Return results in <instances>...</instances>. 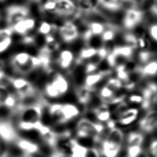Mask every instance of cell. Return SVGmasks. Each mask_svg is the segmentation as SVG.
I'll return each instance as SVG.
<instances>
[{"instance_id": "obj_20", "label": "cell", "mask_w": 157, "mask_h": 157, "mask_svg": "<svg viewBox=\"0 0 157 157\" xmlns=\"http://www.w3.org/2000/svg\"><path fill=\"white\" fill-rule=\"evenodd\" d=\"M88 147L78 144L76 139H72L70 157H85Z\"/></svg>"}, {"instance_id": "obj_24", "label": "cell", "mask_w": 157, "mask_h": 157, "mask_svg": "<svg viewBox=\"0 0 157 157\" xmlns=\"http://www.w3.org/2000/svg\"><path fill=\"white\" fill-rule=\"evenodd\" d=\"M116 33V28L114 26H110L107 29H105L101 34V40L104 42H110L113 40L115 36Z\"/></svg>"}, {"instance_id": "obj_8", "label": "cell", "mask_w": 157, "mask_h": 157, "mask_svg": "<svg viewBox=\"0 0 157 157\" xmlns=\"http://www.w3.org/2000/svg\"><path fill=\"white\" fill-rule=\"evenodd\" d=\"M144 18V12L136 9H129L126 10L124 18L123 25L128 29H131L140 23Z\"/></svg>"}, {"instance_id": "obj_14", "label": "cell", "mask_w": 157, "mask_h": 157, "mask_svg": "<svg viewBox=\"0 0 157 157\" xmlns=\"http://www.w3.org/2000/svg\"><path fill=\"white\" fill-rule=\"evenodd\" d=\"M94 90L85 85H81L76 89V96L78 102L84 105L88 104L93 98V92Z\"/></svg>"}, {"instance_id": "obj_15", "label": "cell", "mask_w": 157, "mask_h": 157, "mask_svg": "<svg viewBox=\"0 0 157 157\" xmlns=\"http://www.w3.org/2000/svg\"><path fill=\"white\" fill-rule=\"evenodd\" d=\"M35 26V20L33 18H27L21 20L12 26L13 32L25 35L28 31L32 30Z\"/></svg>"}, {"instance_id": "obj_25", "label": "cell", "mask_w": 157, "mask_h": 157, "mask_svg": "<svg viewBox=\"0 0 157 157\" xmlns=\"http://www.w3.org/2000/svg\"><path fill=\"white\" fill-rule=\"evenodd\" d=\"M56 26L52 24H50L47 21H42L38 28V32L42 34L47 35L50 34L51 31L55 30Z\"/></svg>"}, {"instance_id": "obj_3", "label": "cell", "mask_w": 157, "mask_h": 157, "mask_svg": "<svg viewBox=\"0 0 157 157\" xmlns=\"http://www.w3.org/2000/svg\"><path fill=\"white\" fill-rule=\"evenodd\" d=\"M31 55L27 52H20L12 57L11 64L18 73L26 74L35 69L31 59Z\"/></svg>"}, {"instance_id": "obj_21", "label": "cell", "mask_w": 157, "mask_h": 157, "mask_svg": "<svg viewBox=\"0 0 157 157\" xmlns=\"http://www.w3.org/2000/svg\"><path fill=\"white\" fill-rule=\"evenodd\" d=\"M104 77H106L99 72L87 74L84 80V85L94 89L95 85H96L97 83H99Z\"/></svg>"}, {"instance_id": "obj_36", "label": "cell", "mask_w": 157, "mask_h": 157, "mask_svg": "<svg viewBox=\"0 0 157 157\" xmlns=\"http://www.w3.org/2000/svg\"><path fill=\"white\" fill-rule=\"evenodd\" d=\"M151 11L153 13L157 15V0H154L151 7Z\"/></svg>"}, {"instance_id": "obj_42", "label": "cell", "mask_w": 157, "mask_h": 157, "mask_svg": "<svg viewBox=\"0 0 157 157\" xmlns=\"http://www.w3.org/2000/svg\"><path fill=\"white\" fill-rule=\"evenodd\" d=\"M0 1H2V0H0Z\"/></svg>"}, {"instance_id": "obj_31", "label": "cell", "mask_w": 157, "mask_h": 157, "mask_svg": "<svg viewBox=\"0 0 157 157\" xmlns=\"http://www.w3.org/2000/svg\"><path fill=\"white\" fill-rule=\"evenodd\" d=\"M13 29L12 27H8L6 28L0 29V41L11 37L13 33Z\"/></svg>"}, {"instance_id": "obj_16", "label": "cell", "mask_w": 157, "mask_h": 157, "mask_svg": "<svg viewBox=\"0 0 157 157\" xmlns=\"http://www.w3.org/2000/svg\"><path fill=\"white\" fill-rule=\"evenodd\" d=\"M56 61L58 65L61 69H69L74 61L73 53L69 50H63L59 52Z\"/></svg>"}, {"instance_id": "obj_34", "label": "cell", "mask_w": 157, "mask_h": 157, "mask_svg": "<svg viewBox=\"0 0 157 157\" xmlns=\"http://www.w3.org/2000/svg\"><path fill=\"white\" fill-rule=\"evenodd\" d=\"M128 101L130 102H132V103H136V104H141L143 102V101H144V99H143V97L141 95H139V94H131L129 98H128Z\"/></svg>"}, {"instance_id": "obj_22", "label": "cell", "mask_w": 157, "mask_h": 157, "mask_svg": "<svg viewBox=\"0 0 157 157\" xmlns=\"http://www.w3.org/2000/svg\"><path fill=\"white\" fill-rule=\"evenodd\" d=\"M144 136L141 133L137 132H131L127 136V147L134 146L142 147V144L144 142Z\"/></svg>"}, {"instance_id": "obj_32", "label": "cell", "mask_w": 157, "mask_h": 157, "mask_svg": "<svg viewBox=\"0 0 157 157\" xmlns=\"http://www.w3.org/2000/svg\"><path fill=\"white\" fill-rule=\"evenodd\" d=\"M12 38L11 37L6 38L0 41V53L5 52L11 45Z\"/></svg>"}, {"instance_id": "obj_29", "label": "cell", "mask_w": 157, "mask_h": 157, "mask_svg": "<svg viewBox=\"0 0 157 157\" xmlns=\"http://www.w3.org/2000/svg\"><path fill=\"white\" fill-rule=\"evenodd\" d=\"M55 9V0H47L42 5V10L43 11L54 13Z\"/></svg>"}, {"instance_id": "obj_28", "label": "cell", "mask_w": 157, "mask_h": 157, "mask_svg": "<svg viewBox=\"0 0 157 157\" xmlns=\"http://www.w3.org/2000/svg\"><path fill=\"white\" fill-rule=\"evenodd\" d=\"M45 93L46 95L51 98H56L59 97L60 95L58 92L53 88V86L49 82L46 84L45 86Z\"/></svg>"}, {"instance_id": "obj_4", "label": "cell", "mask_w": 157, "mask_h": 157, "mask_svg": "<svg viewBox=\"0 0 157 157\" xmlns=\"http://www.w3.org/2000/svg\"><path fill=\"white\" fill-rule=\"evenodd\" d=\"M29 9L24 6L13 5L9 7L6 10V21L12 27L17 23L28 18Z\"/></svg>"}, {"instance_id": "obj_18", "label": "cell", "mask_w": 157, "mask_h": 157, "mask_svg": "<svg viewBox=\"0 0 157 157\" xmlns=\"http://www.w3.org/2000/svg\"><path fill=\"white\" fill-rule=\"evenodd\" d=\"M138 113L139 110L137 109H127L118 115V121L122 125H128L136 120Z\"/></svg>"}, {"instance_id": "obj_9", "label": "cell", "mask_w": 157, "mask_h": 157, "mask_svg": "<svg viewBox=\"0 0 157 157\" xmlns=\"http://www.w3.org/2000/svg\"><path fill=\"white\" fill-rule=\"evenodd\" d=\"M140 129L146 132H151L157 128V110H150L139 122Z\"/></svg>"}, {"instance_id": "obj_17", "label": "cell", "mask_w": 157, "mask_h": 157, "mask_svg": "<svg viewBox=\"0 0 157 157\" xmlns=\"http://www.w3.org/2000/svg\"><path fill=\"white\" fill-rule=\"evenodd\" d=\"M103 140L122 146L124 140V134L120 129L114 127L108 129V131Z\"/></svg>"}, {"instance_id": "obj_5", "label": "cell", "mask_w": 157, "mask_h": 157, "mask_svg": "<svg viewBox=\"0 0 157 157\" xmlns=\"http://www.w3.org/2000/svg\"><path fill=\"white\" fill-rule=\"evenodd\" d=\"M12 123L6 119H0V139L6 143L15 142L19 138Z\"/></svg>"}, {"instance_id": "obj_27", "label": "cell", "mask_w": 157, "mask_h": 157, "mask_svg": "<svg viewBox=\"0 0 157 157\" xmlns=\"http://www.w3.org/2000/svg\"><path fill=\"white\" fill-rule=\"evenodd\" d=\"M11 94L6 85L0 84V107H4L6 99Z\"/></svg>"}, {"instance_id": "obj_40", "label": "cell", "mask_w": 157, "mask_h": 157, "mask_svg": "<svg viewBox=\"0 0 157 157\" xmlns=\"http://www.w3.org/2000/svg\"><path fill=\"white\" fill-rule=\"evenodd\" d=\"M110 1H113V2H117V3L122 4V2H123V1H124V0H110Z\"/></svg>"}, {"instance_id": "obj_35", "label": "cell", "mask_w": 157, "mask_h": 157, "mask_svg": "<svg viewBox=\"0 0 157 157\" xmlns=\"http://www.w3.org/2000/svg\"><path fill=\"white\" fill-rule=\"evenodd\" d=\"M148 33L150 37L157 42V23L153 24L149 27Z\"/></svg>"}, {"instance_id": "obj_7", "label": "cell", "mask_w": 157, "mask_h": 157, "mask_svg": "<svg viewBox=\"0 0 157 157\" xmlns=\"http://www.w3.org/2000/svg\"><path fill=\"white\" fill-rule=\"evenodd\" d=\"M59 34L62 40L67 43L72 42L78 37L77 26L71 21H65L59 28Z\"/></svg>"}, {"instance_id": "obj_10", "label": "cell", "mask_w": 157, "mask_h": 157, "mask_svg": "<svg viewBox=\"0 0 157 157\" xmlns=\"http://www.w3.org/2000/svg\"><path fill=\"white\" fill-rule=\"evenodd\" d=\"M55 1L54 14L59 16H69L75 13L76 6L72 0H55Z\"/></svg>"}, {"instance_id": "obj_23", "label": "cell", "mask_w": 157, "mask_h": 157, "mask_svg": "<svg viewBox=\"0 0 157 157\" xmlns=\"http://www.w3.org/2000/svg\"><path fill=\"white\" fill-rule=\"evenodd\" d=\"M105 26L99 22H91L88 25L86 31L92 36L101 35L105 29Z\"/></svg>"}, {"instance_id": "obj_19", "label": "cell", "mask_w": 157, "mask_h": 157, "mask_svg": "<svg viewBox=\"0 0 157 157\" xmlns=\"http://www.w3.org/2000/svg\"><path fill=\"white\" fill-rule=\"evenodd\" d=\"M138 70L142 77L154 76L157 74V61L151 60L143 66H139Z\"/></svg>"}, {"instance_id": "obj_37", "label": "cell", "mask_w": 157, "mask_h": 157, "mask_svg": "<svg viewBox=\"0 0 157 157\" xmlns=\"http://www.w3.org/2000/svg\"><path fill=\"white\" fill-rule=\"evenodd\" d=\"M50 157H66V156L63 155L62 153H61L60 152L56 150H54V151L53 152V153L51 155Z\"/></svg>"}, {"instance_id": "obj_39", "label": "cell", "mask_w": 157, "mask_h": 157, "mask_svg": "<svg viewBox=\"0 0 157 157\" xmlns=\"http://www.w3.org/2000/svg\"><path fill=\"white\" fill-rule=\"evenodd\" d=\"M6 76V74H5V72L0 67V80H2V78H4Z\"/></svg>"}, {"instance_id": "obj_6", "label": "cell", "mask_w": 157, "mask_h": 157, "mask_svg": "<svg viewBox=\"0 0 157 157\" xmlns=\"http://www.w3.org/2000/svg\"><path fill=\"white\" fill-rule=\"evenodd\" d=\"M80 111L76 105L72 104H61L58 116L56 119L58 124H64L74 119Z\"/></svg>"}, {"instance_id": "obj_26", "label": "cell", "mask_w": 157, "mask_h": 157, "mask_svg": "<svg viewBox=\"0 0 157 157\" xmlns=\"http://www.w3.org/2000/svg\"><path fill=\"white\" fill-rule=\"evenodd\" d=\"M153 56L154 54L149 50L139 51L138 53V59L139 62L144 64L151 61V59Z\"/></svg>"}, {"instance_id": "obj_38", "label": "cell", "mask_w": 157, "mask_h": 157, "mask_svg": "<svg viewBox=\"0 0 157 157\" xmlns=\"http://www.w3.org/2000/svg\"><path fill=\"white\" fill-rule=\"evenodd\" d=\"M127 1L129 2H131L134 5H138L139 4L142 3V2H143L144 0H127Z\"/></svg>"}, {"instance_id": "obj_30", "label": "cell", "mask_w": 157, "mask_h": 157, "mask_svg": "<svg viewBox=\"0 0 157 157\" xmlns=\"http://www.w3.org/2000/svg\"><path fill=\"white\" fill-rule=\"evenodd\" d=\"M144 155L145 157H157V140L151 142L148 152Z\"/></svg>"}, {"instance_id": "obj_13", "label": "cell", "mask_w": 157, "mask_h": 157, "mask_svg": "<svg viewBox=\"0 0 157 157\" xmlns=\"http://www.w3.org/2000/svg\"><path fill=\"white\" fill-rule=\"evenodd\" d=\"M50 83L58 92L60 96L64 94L69 89L67 80L59 73L56 74Z\"/></svg>"}, {"instance_id": "obj_11", "label": "cell", "mask_w": 157, "mask_h": 157, "mask_svg": "<svg viewBox=\"0 0 157 157\" xmlns=\"http://www.w3.org/2000/svg\"><path fill=\"white\" fill-rule=\"evenodd\" d=\"M100 148L98 149L101 156L103 157H117L120 154L122 146L108 142L105 140L101 142Z\"/></svg>"}, {"instance_id": "obj_33", "label": "cell", "mask_w": 157, "mask_h": 157, "mask_svg": "<svg viewBox=\"0 0 157 157\" xmlns=\"http://www.w3.org/2000/svg\"><path fill=\"white\" fill-rule=\"evenodd\" d=\"M85 157H101L99 150L96 147L88 148Z\"/></svg>"}, {"instance_id": "obj_1", "label": "cell", "mask_w": 157, "mask_h": 157, "mask_svg": "<svg viewBox=\"0 0 157 157\" xmlns=\"http://www.w3.org/2000/svg\"><path fill=\"white\" fill-rule=\"evenodd\" d=\"M44 103L42 101L28 105L17 106L19 121L35 123L41 121Z\"/></svg>"}, {"instance_id": "obj_2", "label": "cell", "mask_w": 157, "mask_h": 157, "mask_svg": "<svg viewBox=\"0 0 157 157\" xmlns=\"http://www.w3.org/2000/svg\"><path fill=\"white\" fill-rule=\"evenodd\" d=\"M7 79L15 89L19 99L23 100L36 94L35 87L28 80L21 77H7Z\"/></svg>"}, {"instance_id": "obj_12", "label": "cell", "mask_w": 157, "mask_h": 157, "mask_svg": "<svg viewBox=\"0 0 157 157\" xmlns=\"http://www.w3.org/2000/svg\"><path fill=\"white\" fill-rule=\"evenodd\" d=\"M15 143L17 147L26 155L36 153L39 150V147L36 143L26 139L19 137Z\"/></svg>"}, {"instance_id": "obj_41", "label": "cell", "mask_w": 157, "mask_h": 157, "mask_svg": "<svg viewBox=\"0 0 157 157\" xmlns=\"http://www.w3.org/2000/svg\"><path fill=\"white\" fill-rule=\"evenodd\" d=\"M21 157H31V156H29V155H25V156H21Z\"/></svg>"}]
</instances>
